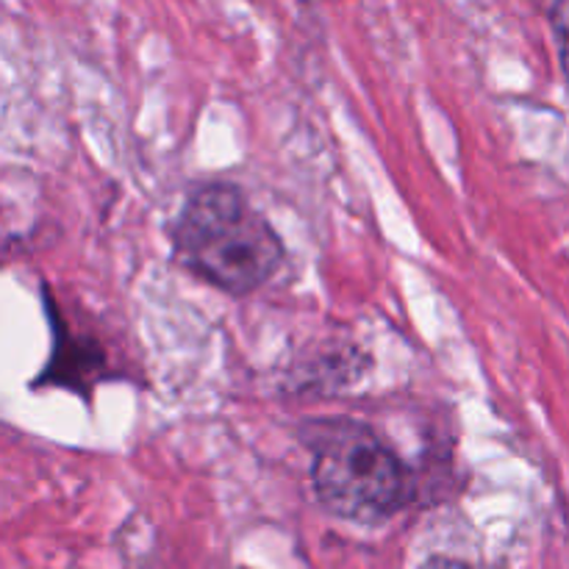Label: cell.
<instances>
[{
  "instance_id": "1",
  "label": "cell",
  "mask_w": 569,
  "mask_h": 569,
  "mask_svg": "<svg viewBox=\"0 0 569 569\" xmlns=\"http://www.w3.org/2000/svg\"><path fill=\"white\" fill-rule=\"evenodd\" d=\"M172 253L183 270L228 295L270 283L287 261L276 228L231 181H206L172 222Z\"/></svg>"
},
{
  "instance_id": "3",
  "label": "cell",
  "mask_w": 569,
  "mask_h": 569,
  "mask_svg": "<svg viewBox=\"0 0 569 569\" xmlns=\"http://www.w3.org/2000/svg\"><path fill=\"white\" fill-rule=\"evenodd\" d=\"M48 303L50 331H53V348L44 370L37 376V387H61L81 398H92L94 387L109 378V353L94 333L81 331L76 322L56 306L50 292L42 289Z\"/></svg>"
},
{
  "instance_id": "5",
  "label": "cell",
  "mask_w": 569,
  "mask_h": 569,
  "mask_svg": "<svg viewBox=\"0 0 569 569\" xmlns=\"http://www.w3.org/2000/svg\"><path fill=\"white\" fill-rule=\"evenodd\" d=\"M420 569H472V567L459 559H450V556H431L426 565H420Z\"/></svg>"
},
{
  "instance_id": "2",
  "label": "cell",
  "mask_w": 569,
  "mask_h": 569,
  "mask_svg": "<svg viewBox=\"0 0 569 569\" xmlns=\"http://www.w3.org/2000/svg\"><path fill=\"white\" fill-rule=\"evenodd\" d=\"M300 439L311 456L317 503L333 517L378 526L409 503L411 476L403 459L367 422L350 417L306 420Z\"/></svg>"
},
{
  "instance_id": "4",
  "label": "cell",
  "mask_w": 569,
  "mask_h": 569,
  "mask_svg": "<svg viewBox=\"0 0 569 569\" xmlns=\"http://www.w3.org/2000/svg\"><path fill=\"white\" fill-rule=\"evenodd\" d=\"M553 33L556 44H559L561 70H565V78L569 83V3H561L553 9Z\"/></svg>"
}]
</instances>
